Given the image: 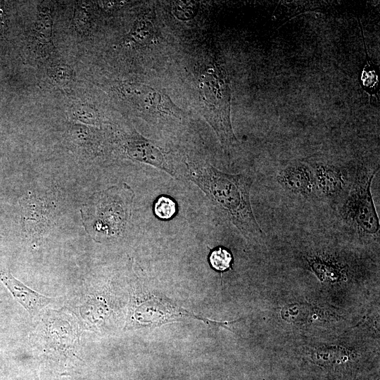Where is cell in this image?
Returning <instances> with one entry per match:
<instances>
[{"mask_svg": "<svg viewBox=\"0 0 380 380\" xmlns=\"http://www.w3.org/2000/svg\"><path fill=\"white\" fill-rule=\"evenodd\" d=\"M127 152L134 160L146 163L174 175L172 168L160 149L151 141L142 138L131 139L127 143Z\"/></svg>", "mask_w": 380, "mask_h": 380, "instance_id": "9c48e42d", "label": "cell"}, {"mask_svg": "<svg viewBox=\"0 0 380 380\" xmlns=\"http://www.w3.org/2000/svg\"><path fill=\"white\" fill-rule=\"evenodd\" d=\"M184 318H194L206 324H225L189 312L169 299L153 293L134 296L130 309L129 324L133 327L160 326Z\"/></svg>", "mask_w": 380, "mask_h": 380, "instance_id": "277c9868", "label": "cell"}, {"mask_svg": "<svg viewBox=\"0 0 380 380\" xmlns=\"http://www.w3.org/2000/svg\"><path fill=\"white\" fill-rule=\"evenodd\" d=\"M0 281L31 315L38 313L52 300L51 298L30 289L15 278L9 271L1 267H0Z\"/></svg>", "mask_w": 380, "mask_h": 380, "instance_id": "ba28073f", "label": "cell"}, {"mask_svg": "<svg viewBox=\"0 0 380 380\" xmlns=\"http://www.w3.org/2000/svg\"><path fill=\"white\" fill-rule=\"evenodd\" d=\"M198 92L204 117L226 145L236 139L230 120V94L229 86L220 70L206 67L198 77Z\"/></svg>", "mask_w": 380, "mask_h": 380, "instance_id": "7a4b0ae2", "label": "cell"}, {"mask_svg": "<svg viewBox=\"0 0 380 380\" xmlns=\"http://www.w3.org/2000/svg\"><path fill=\"white\" fill-rule=\"evenodd\" d=\"M198 11V4L193 1H177L172 6V13L176 18L183 20L191 19Z\"/></svg>", "mask_w": 380, "mask_h": 380, "instance_id": "4fadbf2b", "label": "cell"}, {"mask_svg": "<svg viewBox=\"0 0 380 380\" xmlns=\"http://www.w3.org/2000/svg\"><path fill=\"white\" fill-rule=\"evenodd\" d=\"M153 212L160 219H171L177 213V203L169 196H160L154 202Z\"/></svg>", "mask_w": 380, "mask_h": 380, "instance_id": "8fae6325", "label": "cell"}, {"mask_svg": "<svg viewBox=\"0 0 380 380\" xmlns=\"http://www.w3.org/2000/svg\"><path fill=\"white\" fill-rule=\"evenodd\" d=\"M362 76V80L365 87L369 88L371 91L372 88L376 89L378 82H376V73L373 70H368L367 68H365Z\"/></svg>", "mask_w": 380, "mask_h": 380, "instance_id": "5bb4252c", "label": "cell"}, {"mask_svg": "<svg viewBox=\"0 0 380 380\" xmlns=\"http://www.w3.org/2000/svg\"><path fill=\"white\" fill-rule=\"evenodd\" d=\"M188 173L189 179L243 235H262L251 204V177L244 174H227L208 164L191 165Z\"/></svg>", "mask_w": 380, "mask_h": 380, "instance_id": "6da1fadb", "label": "cell"}, {"mask_svg": "<svg viewBox=\"0 0 380 380\" xmlns=\"http://www.w3.org/2000/svg\"><path fill=\"white\" fill-rule=\"evenodd\" d=\"M232 256L230 252L222 247L213 249L209 255L211 267L217 271H224L230 267Z\"/></svg>", "mask_w": 380, "mask_h": 380, "instance_id": "7c38bea8", "label": "cell"}, {"mask_svg": "<svg viewBox=\"0 0 380 380\" xmlns=\"http://www.w3.org/2000/svg\"><path fill=\"white\" fill-rule=\"evenodd\" d=\"M315 189L327 198L333 199L341 194L345 186L343 172L335 166L319 163L313 170Z\"/></svg>", "mask_w": 380, "mask_h": 380, "instance_id": "30bf717a", "label": "cell"}, {"mask_svg": "<svg viewBox=\"0 0 380 380\" xmlns=\"http://www.w3.org/2000/svg\"><path fill=\"white\" fill-rule=\"evenodd\" d=\"M277 177L285 189L296 195L310 196L316 189L313 170L302 162L289 164Z\"/></svg>", "mask_w": 380, "mask_h": 380, "instance_id": "52a82bcc", "label": "cell"}, {"mask_svg": "<svg viewBox=\"0 0 380 380\" xmlns=\"http://www.w3.org/2000/svg\"><path fill=\"white\" fill-rule=\"evenodd\" d=\"M129 190L115 187L102 194L97 225L107 235L118 234L128 220L132 194L124 195Z\"/></svg>", "mask_w": 380, "mask_h": 380, "instance_id": "5b68a950", "label": "cell"}, {"mask_svg": "<svg viewBox=\"0 0 380 380\" xmlns=\"http://www.w3.org/2000/svg\"><path fill=\"white\" fill-rule=\"evenodd\" d=\"M22 225L25 236L39 241L47 232L53 217L54 205L34 194L24 196L20 201Z\"/></svg>", "mask_w": 380, "mask_h": 380, "instance_id": "8992f818", "label": "cell"}, {"mask_svg": "<svg viewBox=\"0 0 380 380\" xmlns=\"http://www.w3.org/2000/svg\"><path fill=\"white\" fill-rule=\"evenodd\" d=\"M379 170L362 172L343 204V220L362 234L375 235L379 230V220L374 207L371 184Z\"/></svg>", "mask_w": 380, "mask_h": 380, "instance_id": "3957f363", "label": "cell"}]
</instances>
